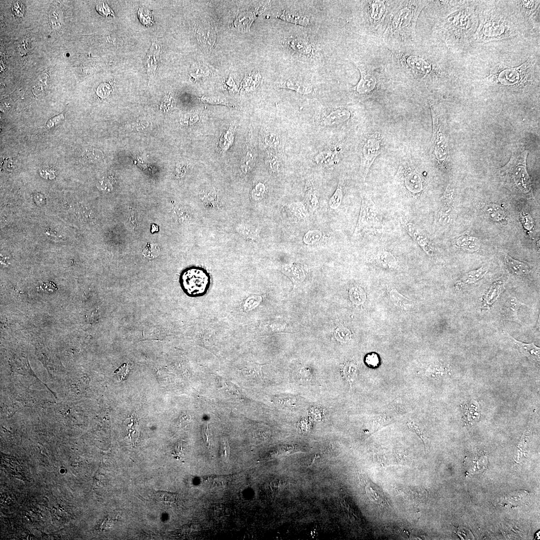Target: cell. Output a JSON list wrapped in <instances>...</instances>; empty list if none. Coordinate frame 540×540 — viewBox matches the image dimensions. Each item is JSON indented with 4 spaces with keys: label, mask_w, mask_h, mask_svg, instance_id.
I'll return each instance as SVG.
<instances>
[{
    "label": "cell",
    "mask_w": 540,
    "mask_h": 540,
    "mask_svg": "<svg viewBox=\"0 0 540 540\" xmlns=\"http://www.w3.org/2000/svg\"><path fill=\"white\" fill-rule=\"evenodd\" d=\"M427 1H403L390 13L383 39L389 45H403L413 41L419 16Z\"/></svg>",
    "instance_id": "6da1fadb"
},
{
    "label": "cell",
    "mask_w": 540,
    "mask_h": 540,
    "mask_svg": "<svg viewBox=\"0 0 540 540\" xmlns=\"http://www.w3.org/2000/svg\"><path fill=\"white\" fill-rule=\"evenodd\" d=\"M527 151H524L513 156L510 162L499 170V175L506 183L525 194L529 193L532 189L531 179L527 171Z\"/></svg>",
    "instance_id": "7a4b0ae2"
},
{
    "label": "cell",
    "mask_w": 540,
    "mask_h": 540,
    "mask_svg": "<svg viewBox=\"0 0 540 540\" xmlns=\"http://www.w3.org/2000/svg\"><path fill=\"white\" fill-rule=\"evenodd\" d=\"M180 283L184 292L190 297L205 295L210 285V278L204 270L197 268L186 270L180 278Z\"/></svg>",
    "instance_id": "3957f363"
},
{
    "label": "cell",
    "mask_w": 540,
    "mask_h": 540,
    "mask_svg": "<svg viewBox=\"0 0 540 540\" xmlns=\"http://www.w3.org/2000/svg\"><path fill=\"white\" fill-rule=\"evenodd\" d=\"M362 204L357 224L353 234V237L373 233L378 227L377 213L375 205L369 196L361 195Z\"/></svg>",
    "instance_id": "277c9868"
},
{
    "label": "cell",
    "mask_w": 540,
    "mask_h": 540,
    "mask_svg": "<svg viewBox=\"0 0 540 540\" xmlns=\"http://www.w3.org/2000/svg\"><path fill=\"white\" fill-rule=\"evenodd\" d=\"M429 103L433 122L432 150L435 157L441 161L446 159L448 155V142L437 108L432 101H429Z\"/></svg>",
    "instance_id": "5b68a950"
},
{
    "label": "cell",
    "mask_w": 540,
    "mask_h": 540,
    "mask_svg": "<svg viewBox=\"0 0 540 540\" xmlns=\"http://www.w3.org/2000/svg\"><path fill=\"white\" fill-rule=\"evenodd\" d=\"M475 17L467 10L458 12L449 17L444 24V29L455 40L462 39L466 36L464 34L469 33L470 30L474 28Z\"/></svg>",
    "instance_id": "8992f818"
},
{
    "label": "cell",
    "mask_w": 540,
    "mask_h": 540,
    "mask_svg": "<svg viewBox=\"0 0 540 540\" xmlns=\"http://www.w3.org/2000/svg\"><path fill=\"white\" fill-rule=\"evenodd\" d=\"M381 152V140L375 136L367 138L360 151V175L365 181L370 168Z\"/></svg>",
    "instance_id": "52a82bcc"
},
{
    "label": "cell",
    "mask_w": 540,
    "mask_h": 540,
    "mask_svg": "<svg viewBox=\"0 0 540 540\" xmlns=\"http://www.w3.org/2000/svg\"><path fill=\"white\" fill-rule=\"evenodd\" d=\"M504 21L497 19H485L481 21L477 33V37L479 40L489 41L500 40L510 36L507 31L508 29Z\"/></svg>",
    "instance_id": "ba28073f"
},
{
    "label": "cell",
    "mask_w": 540,
    "mask_h": 540,
    "mask_svg": "<svg viewBox=\"0 0 540 540\" xmlns=\"http://www.w3.org/2000/svg\"><path fill=\"white\" fill-rule=\"evenodd\" d=\"M532 64L529 60L519 67L504 68L496 76L498 81L504 85L513 86L518 84L527 79Z\"/></svg>",
    "instance_id": "9c48e42d"
},
{
    "label": "cell",
    "mask_w": 540,
    "mask_h": 540,
    "mask_svg": "<svg viewBox=\"0 0 540 540\" xmlns=\"http://www.w3.org/2000/svg\"><path fill=\"white\" fill-rule=\"evenodd\" d=\"M361 73V78L356 87V92L361 95L367 94L375 89L378 78L373 70L368 67L359 64L357 66Z\"/></svg>",
    "instance_id": "30bf717a"
},
{
    "label": "cell",
    "mask_w": 540,
    "mask_h": 540,
    "mask_svg": "<svg viewBox=\"0 0 540 540\" xmlns=\"http://www.w3.org/2000/svg\"><path fill=\"white\" fill-rule=\"evenodd\" d=\"M403 60L407 68L414 74L426 76L433 72L432 65L425 59L416 55H407Z\"/></svg>",
    "instance_id": "8fae6325"
},
{
    "label": "cell",
    "mask_w": 540,
    "mask_h": 540,
    "mask_svg": "<svg viewBox=\"0 0 540 540\" xmlns=\"http://www.w3.org/2000/svg\"><path fill=\"white\" fill-rule=\"evenodd\" d=\"M404 226L405 230L413 239L429 256L434 254V251L427 236L421 231L415 224L410 222L405 221Z\"/></svg>",
    "instance_id": "7c38bea8"
},
{
    "label": "cell",
    "mask_w": 540,
    "mask_h": 540,
    "mask_svg": "<svg viewBox=\"0 0 540 540\" xmlns=\"http://www.w3.org/2000/svg\"><path fill=\"white\" fill-rule=\"evenodd\" d=\"M304 203L309 213L311 214L314 213L319 208V194L312 177H308L306 179Z\"/></svg>",
    "instance_id": "4fadbf2b"
},
{
    "label": "cell",
    "mask_w": 540,
    "mask_h": 540,
    "mask_svg": "<svg viewBox=\"0 0 540 540\" xmlns=\"http://www.w3.org/2000/svg\"><path fill=\"white\" fill-rule=\"evenodd\" d=\"M525 304L520 302L516 297H510L505 301L500 312L502 317L506 320L515 322L523 325V322L519 318L518 310Z\"/></svg>",
    "instance_id": "5bb4252c"
},
{
    "label": "cell",
    "mask_w": 540,
    "mask_h": 540,
    "mask_svg": "<svg viewBox=\"0 0 540 540\" xmlns=\"http://www.w3.org/2000/svg\"><path fill=\"white\" fill-rule=\"evenodd\" d=\"M286 42L289 48L298 55L308 56L312 54V45L304 36L292 35L287 38Z\"/></svg>",
    "instance_id": "9a60e30c"
},
{
    "label": "cell",
    "mask_w": 540,
    "mask_h": 540,
    "mask_svg": "<svg viewBox=\"0 0 540 540\" xmlns=\"http://www.w3.org/2000/svg\"><path fill=\"white\" fill-rule=\"evenodd\" d=\"M287 217L293 223H300L307 220L309 212L302 202H294L286 205L284 208Z\"/></svg>",
    "instance_id": "2e32d148"
},
{
    "label": "cell",
    "mask_w": 540,
    "mask_h": 540,
    "mask_svg": "<svg viewBox=\"0 0 540 540\" xmlns=\"http://www.w3.org/2000/svg\"><path fill=\"white\" fill-rule=\"evenodd\" d=\"M388 1H369V20L373 26H377L381 24L388 14L387 4Z\"/></svg>",
    "instance_id": "e0dca14e"
},
{
    "label": "cell",
    "mask_w": 540,
    "mask_h": 540,
    "mask_svg": "<svg viewBox=\"0 0 540 540\" xmlns=\"http://www.w3.org/2000/svg\"><path fill=\"white\" fill-rule=\"evenodd\" d=\"M340 151L336 147H332L318 153L314 157V162L319 166L330 167L338 163Z\"/></svg>",
    "instance_id": "ac0fdd59"
},
{
    "label": "cell",
    "mask_w": 540,
    "mask_h": 540,
    "mask_svg": "<svg viewBox=\"0 0 540 540\" xmlns=\"http://www.w3.org/2000/svg\"><path fill=\"white\" fill-rule=\"evenodd\" d=\"M488 271V268L483 266L480 268L472 270L465 274L457 282L456 287L458 290L462 289L472 284H474L482 279Z\"/></svg>",
    "instance_id": "d6986e66"
},
{
    "label": "cell",
    "mask_w": 540,
    "mask_h": 540,
    "mask_svg": "<svg viewBox=\"0 0 540 540\" xmlns=\"http://www.w3.org/2000/svg\"><path fill=\"white\" fill-rule=\"evenodd\" d=\"M351 117L350 112L345 109H337L330 112L322 120L323 126L330 127L340 124L348 121Z\"/></svg>",
    "instance_id": "ffe728a7"
},
{
    "label": "cell",
    "mask_w": 540,
    "mask_h": 540,
    "mask_svg": "<svg viewBox=\"0 0 540 540\" xmlns=\"http://www.w3.org/2000/svg\"><path fill=\"white\" fill-rule=\"evenodd\" d=\"M507 334L510 339L517 347L520 352L529 359L536 362L540 361V349L537 347L534 343L526 344L520 342L514 338L507 332Z\"/></svg>",
    "instance_id": "44dd1931"
},
{
    "label": "cell",
    "mask_w": 540,
    "mask_h": 540,
    "mask_svg": "<svg viewBox=\"0 0 540 540\" xmlns=\"http://www.w3.org/2000/svg\"><path fill=\"white\" fill-rule=\"evenodd\" d=\"M255 152L251 141L247 144L240 164V171L243 175H247L252 170L255 165Z\"/></svg>",
    "instance_id": "7402d4cb"
},
{
    "label": "cell",
    "mask_w": 540,
    "mask_h": 540,
    "mask_svg": "<svg viewBox=\"0 0 540 540\" xmlns=\"http://www.w3.org/2000/svg\"><path fill=\"white\" fill-rule=\"evenodd\" d=\"M486 214L490 218L503 225L509 223V219L506 210L501 206L495 204L487 205L484 208Z\"/></svg>",
    "instance_id": "603a6c76"
},
{
    "label": "cell",
    "mask_w": 540,
    "mask_h": 540,
    "mask_svg": "<svg viewBox=\"0 0 540 540\" xmlns=\"http://www.w3.org/2000/svg\"><path fill=\"white\" fill-rule=\"evenodd\" d=\"M456 246L465 251L475 252L479 250L481 243L480 240L474 236L465 235L457 238Z\"/></svg>",
    "instance_id": "cb8c5ba5"
},
{
    "label": "cell",
    "mask_w": 540,
    "mask_h": 540,
    "mask_svg": "<svg viewBox=\"0 0 540 540\" xmlns=\"http://www.w3.org/2000/svg\"><path fill=\"white\" fill-rule=\"evenodd\" d=\"M279 87L295 91L302 95L311 94L313 91V87L310 83L294 79H288Z\"/></svg>",
    "instance_id": "d4e9b609"
},
{
    "label": "cell",
    "mask_w": 540,
    "mask_h": 540,
    "mask_svg": "<svg viewBox=\"0 0 540 540\" xmlns=\"http://www.w3.org/2000/svg\"><path fill=\"white\" fill-rule=\"evenodd\" d=\"M504 260L506 264L514 274L520 276H526L530 274V268L526 263L516 260L506 253Z\"/></svg>",
    "instance_id": "484cf974"
},
{
    "label": "cell",
    "mask_w": 540,
    "mask_h": 540,
    "mask_svg": "<svg viewBox=\"0 0 540 540\" xmlns=\"http://www.w3.org/2000/svg\"><path fill=\"white\" fill-rule=\"evenodd\" d=\"M160 47L156 43H153L150 51L146 56L145 65L149 75L152 76L155 72L158 63L160 56Z\"/></svg>",
    "instance_id": "4316f807"
},
{
    "label": "cell",
    "mask_w": 540,
    "mask_h": 540,
    "mask_svg": "<svg viewBox=\"0 0 540 540\" xmlns=\"http://www.w3.org/2000/svg\"><path fill=\"white\" fill-rule=\"evenodd\" d=\"M277 17L296 25L307 26L310 24V20L308 17L292 10H283Z\"/></svg>",
    "instance_id": "83f0119b"
},
{
    "label": "cell",
    "mask_w": 540,
    "mask_h": 540,
    "mask_svg": "<svg viewBox=\"0 0 540 540\" xmlns=\"http://www.w3.org/2000/svg\"><path fill=\"white\" fill-rule=\"evenodd\" d=\"M404 182L406 188L412 193L418 194L423 190L421 178L416 172L408 173L405 176Z\"/></svg>",
    "instance_id": "f1b7e54d"
},
{
    "label": "cell",
    "mask_w": 540,
    "mask_h": 540,
    "mask_svg": "<svg viewBox=\"0 0 540 540\" xmlns=\"http://www.w3.org/2000/svg\"><path fill=\"white\" fill-rule=\"evenodd\" d=\"M235 130L236 125L232 123L222 134L219 140V147L223 153H226L232 146L234 141Z\"/></svg>",
    "instance_id": "f546056e"
},
{
    "label": "cell",
    "mask_w": 540,
    "mask_h": 540,
    "mask_svg": "<svg viewBox=\"0 0 540 540\" xmlns=\"http://www.w3.org/2000/svg\"><path fill=\"white\" fill-rule=\"evenodd\" d=\"M455 217L454 205H440L438 213V219L441 225H450L454 222Z\"/></svg>",
    "instance_id": "4dcf8cb0"
},
{
    "label": "cell",
    "mask_w": 540,
    "mask_h": 540,
    "mask_svg": "<svg viewBox=\"0 0 540 540\" xmlns=\"http://www.w3.org/2000/svg\"><path fill=\"white\" fill-rule=\"evenodd\" d=\"M236 231L243 238L256 241L259 238L260 230L256 227L247 224H240Z\"/></svg>",
    "instance_id": "1f68e13d"
},
{
    "label": "cell",
    "mask_w": 540,
    "mask_h": 540,
    "mask_svg": "<svg viewBox=\"0 0 540 540\" xmlns=\"http://www.w3.org/2000/svg\"><path fill=\"white\" fill-rule=\"evenodd\" d=\"M324 233L319 230H309L304 236L303 242L307 246H316L324 241Z\"/></svg>",
    "instance_id": "d6a6232c"
},
{
    "label": "cell",
    "mask_w": 540,
    "mask_h": 540,
    "mask_svg": "<svg viewBox=\"0 0 540 540\" xmlns=\"http://www.w3.org/2000/svg\"><path fill=\"white\" fill-rule=\"evenodd\" d=\"M390 297L394 304L401 309L408 310L414 307V304L411 300L403 296L395 289L390 292Z\"/></svg>",
    "instance_id": "836d02e7"
},
{
    "label": "cell",
    "mask_w": 540,
    "mask_h": 540,
    "mask_svg": "<svg viewBox=\"0 0 540 540\" xmlns=\"http://www.w3.org/2000/svg\"><path fill=\"white\" fill-rule=\"evenodd\" d=\"M267 151L266 163L270 171L273 174L276 175L279 173L281 166L279 153L272 150Z\"/></svg>",
    "instance_id": "e575fe53"
},
{
    "label": "cell",
    "mask_w": 540,
    "mask_h": 540,
    "mask_svg": "<svg viewBox=\"0 0 540 540\" xmlns=\"http://www.w3.org/2000/svg\"><path fill=\"white\" fill-rule=\"evenodd\" d=\"M377 259L378 263L384 268L395 269L398 267L395 257L388 251H379L377 255Z\"/></svg>",
    "instance_id": "d590c367"
},
{
    "label": "cell",
    "mask_w": 540,
    "mask_h": 540,
    "mask_svg": "<svg viewBox=\"0 0 540 540\" xmlns=\"http://www.w3.org/2000/svg\"><path fill=\"white\" fill-rule=\"evenodd\" d=\"M264 143L267 150L279 152L281 141L279 135L275 132L269 131L264 137Z\"/></svg>",
    "instance_id": "8d00e7d4"
},
{
    "label": "cell",
    "mask_w": 540,
    "mask_h": 540,
    "mask_svg": "<svg viewBox=\"0 0 540 540\" xmlns=\"http://www.w3.org/2000/svg\"><path fill=\"white\" fill-rule=\"evenodd\" d=\"M343 197V180L342 178H340L337 189L329 201V205L331 209L335 210L340 206L342 203Z\"/></svg>",
    "instance_id": "74e56055"
},
{
    "label": "cell",
    "mask_w": 540,
    "mask_h": 540,
    "mask_svg": "<svg viewBox=\"0 0 540 540\" xmlns=\"http://www.w3.org/2000/svg\"><path fill=\"white\" fill-rule=\"evenodd\" d=\"M283 272L291 278L301 279L305 277L304 271L303 268L296 265L284 266Z\"/></svg>",
    "instance_id": "f35d334b"
},
{
    "label": "cell",
    "mask_w": 540,
    "mask_h": 540,
    "mask_svg": "<svg viewBox=\"0 0 540 540\" xmlns=\"http://www.w3.org/2000/svg\"><path fill=\"white\" fill-rule=\"evenodd\" d=\"M407 425L410 430L417 434V435L421 439L424 443L425 449H426L427 438L425 426L422 425L420 422L414 420L409 421L407 423Z\"/></svg>",
    "instance_id": "ab89813d"
},
{
    "label": "cell",
    "mask_w": 540,
    "mask_h": 540,
    "mask_svg": "<svg viewBox=\"0 0 540 540\" xmlns=\"http://www.w3.org/2000/svg\"><path fill=\"white\" fill-rule=\"evenodd\" d=\"M155 499L164 504L172 505L178 501V495L173 493L159 491L155 493Z\"/></svg>",
    "instance_id": "60d3db41"
},
{
    "label": "cell",
    "mask_w": 540,
    "mask_h": 540,
    "mask_svg": "<svg viewBox=\"0 0 540 540\" xmlns=\"http://www.w3.org/2000/svg\"><path fill=\"white\" fill-rule=\"evenodd\" d=\"M243 372L246 377L252 379H260L262 376L261 366L257 364L248 365L244 368Z\"/></svg>",
    "instance_id": "b9f144b4"
},
{
    "label": "cell",
    "mask_w": 540,
    "mask_h": 540,
    "mask_svg": "<svg viewBox=\"0 0 540 540\" xmlns=\"http://www.w3.org/2000/svg\"><path fill=\"white\" fill-rule=\"evenodd\" d=\"M200 198L207 206L214 207L217 203V193L214 189L202 191L200 194Z\"/></svg>",
    "instance_id": "7bdbcfd3"
},
{
    "label": "cell",
    "mask_w": 540,
    "mask_h": 540,
    "mask_svg": "<svg viewBox=\"0 0 540 540\" xmlns=\"http://www.w3.org/2000/svg\"><path fill=\"white\" fill-rule=\"evenodd\" d=\"M517 2H518L522 13L526 17L530 18L534 15L540 3V1H521Z\"/></svg>",
    "instance_id": "ee69618b"
},
{
    "label": "cell",
    "mask_w": 540,
    "mask_h": 540,
    "mask_svg": "<svg viewBox=\"0 0 540 540\" xmlns=\"http://www.w3.org/2000/svg\"><path fill=\"white\" fill-rule=\"evenodd\" d=\"M350 297L351 301L355 304H362L366 300V294L364 290L358 287L352 288L350 291Z\"/></svg>",
    "instance_id": "f6af8a7d"
},
{
    "label": "cell",
    "mask_w": 540,
    "mask_h": 540,
    "mask_svg": "<svg viewBox=\"0 0 540 540\" xmlns=\"http://www.w3.org/2000/svg\"><path fill=\"white\" fill-rule=\"evenodd\" d=\"M138 16L142 24L146 26L153 24V17L150 10L145 7L140 8L138 11Z\"/></svg>",
    "instance_id": "bcb514c9"
},
{
    "label": "cell",
    "mask_w": 540,
    "mask_h": 540,
    "mask_svg": "<svg viewBox=\"0 0 540 540\" xmlns=\"http://www.w3.org/2000/svg\"><path fill=\"white\" fill-rule=\"evenodd\" d=\"M520 217L521 222L526 231L530 232L533 231L535 226V221L532 216L522 211Z\"/></svg>",
    "instance_id": "7dc6e473"
},
{
    "label": "cell",
    "mask_w": 540,
    "mask_h": 540,
    "mask_svg": "<svg viewBox=\"0 0 540 540\" xmlns=\"http://www.w3.org/2000/svg\"><path fill=\"white\" fill-rule=\"evenodd\" d=\"M266 191V187L262 183H258L253 189L251 192V198L255 202L260 201L264 197Z\"/></svg>",
    "instance_id": "c3c4849f"
},
{
    "label": "cell",
    "mask_w": 540,
    "mask_h": 540,
    "mask_svg": "<svg viewBox=\"0 0 540 540\" xmlns=\"http://www.w3.org/2000/svg\"><path fill=\"white\" fill-rule=\"evenodd\" d=\"M358 369L357 366L353 364H350L346 366L344 370V374L348 381H353L357 376Z\"/></svg>",
    "instance_id": "681fc988"
},
{
    "label": "cell",
    "mask_w": 540,
    "mask_h": 540,
    "mask_svg": "<svg viewBox=\"0 0 540 540\" xmlns=\"http://www.w3.org/2000/svg\"><path fill=\"white\" fill-rule=\"evenodd\" d=\"M202 436L204 443L207 446H210L212 440V435L207 423L204 424L202 427Z\"/></svg>",
    "instance_id": "f907efd6"
},
{
    "label": "cell",
    "mask_w": 540,
    "mask_h": 540,
    "mask_svg": "<svg viewBox=\"0 0 540 540\" xmlns=\"http://www.w3.org/2000/svg\"><path fill=\"white\" fill-rule=\"evenodd\" d=\"M379 358L375 353L368 354L365 359V363L371 367H375L379 364Z\"/></svg>",
    "instance_id": "816d5d0a"
},
{
    "label": "cell",
    "mask_w": 540,
    "mask_h": 540,
    "mask_svg": "<svg viewBox=\"0 0 540 540\" xmlns=\"http://www.w3.org/2000/svg\"><path fill=\"white\" fill-rule=\"evenodd\" d=\"M111 92V88L108 84H101L97 89V93L99 96L105 98L107 97Z\"/></svg>",
    "instance_id": "f5cc1de1"
},
{
    "label": "cell",
    "mask_w": 540,
    "mask_h": 540,
    "mask_svg": "<svg viewBox=\"0 0 540 540\" xmlns=\"http://www.w3.org/2000/svg\"><path fill=\"white\" fill-rule=\"evenodd\" d=\"M96 8L98 12L101 15L105 16H108L109 15L114 16V12L109 6L105 3L98 4Z\"/></svg>",
    "instance_id": "db71d44e"
},
{
    "label": "cell",
    "mask_w": 540,
    "mask_h": 540,
    "mask_svg": "<svg viewBox=\"0 0 540 540\" xmlns=\"http://www.w3.org/2000/svg\"><path fill=\"white\" fill-rule=\"evenodd\" d=\"M129 372L130 368L129 365L124 364L116 371V374L118 375L119 380L124 381L126 379Z\"/></svg>",
    "instance_id": "11a10c76"
},
{
    "label": "cell",
    "mask_w": 540,
    "mask_h": 540,
    "mask_svg": "<svg viewBox=\"0 0 540 540\" xmlns=\"http://www.w3.org/2000/svg\"><path fill=\"white\" fill-rule=\"evenodd\" d=\"M159 254V248L155 247V245H150V247L147 246L143 251V255L147 258L150 259H153L157 257Z\"/></svg>",
    "instance_id": "9f6ffc18"
},
{
    "label": "cell",
    "mask_w": 540,
    "mask_h": 540,
    "mask_svg": "<svg viewBox=\"0 0 540 540\" xmlns=\"http://www.w3.org/2000/svg\"><path fill=\"white\" fill-rule=\"evenodd\" d=\"M202 100H203L204 102H207V103L213 104H220L233 107V106L230 105L228 102H227V101L224 99L222 100L218 98L204 97L203 98V99H202Z\"/></svg>",
    "instance_id": "6f0895ef"
},
{
    "label": "cell",
    "mask_w": 540,
    "mask_h": 540,
    "mask_svg": "<svg viewBox=\"0 0 540 540\" xmlns=\"http://www.w3.org/2000/svg\"><path fill=\"white\" fill-rule=\"evenodd\" d=\"M64 121V117L63 114H61L59 115L55 116L54 117L50 119L46 124V126L48 128H51L53 127L62 124Z\"/></svg>",
    "instance_id": "680465c9"
},
{
    "label": "cell",
    "mask_w": 540,
    "mask_h": 540,
    "mask_svg": "<svg viewBox=\"0 0 540 540\" xmlns=\"http://www.w3.org/2000/svg\"><path fill=\"white\" fill-rule=\"evenodd\" d=\"M337 332H338V333L337 334V335H338V336L337 337L340 341L347 342L349 340L351 335L350 331L346 329H341Z\"/></svg>",
    "instance_id": "91938a15"
},
{
    "label": "cell",
    "mask_w": 540,
    "mask_h": 540,
    "mask_svg": "<svg viewBox=\"0 0 540 540\" xmlns=\"http://www.w3.org/2000/svg\"><path fill=\"white\" fill-rule=\"evenodd\" d=\"M174 455L175 458L179 460L184 459V454L183 451V445L181 443H178L174 449V453L173 454Z\"/></svg>",
    "instance_id": "94428289"
},
{
    "label": "cell",
    "mask_w": 540,
    "mask_h": 540,
    "mask_svg": "<svg viewBox=\"0 0 540 540\" xmlns=\"http://www.w3.org/2000/svg\"><path fill=\"white\" fill-rule=\"evenodd\" d=\"M177 210V216L180 221H184L188 218V211L183 207H179Z\"/></svg>",
    "instance_id": "6125c7cd"
},
{
    "label": "cell",
    "mask_w": 540,
    "mask_h": 540,
    "mask_svg": "<svg viewBox=\"0 0 540 540\" xmlns=\"http://www.w3.org/2000/svg\"><path fill=\"white\" fill-rule=\"evenodd\" d=\"M50 18L51 19V22L53 25L56 27V26L58 25V23L59 25V23L61 20V17L59 12L58 13V11H53L52 13L51 14V15H50Z\"/></svg>",
    "instance_id": "be15d7a7"
},
{
    "label": "cell",
    "mask_w": 540,
    "mask_h": 540,
    "mask_svg": "<svg viewBox=\"0 0 540 540\" xmlns=\"http://www.w3.org/2000/svg\"><path fill=\"white\" fill-rule=\"evenodd\" d=\"M190 419V417L187 414L184 413L180 417L178 423L179 424L188 423Z\"/></svg>",
    "instance_id": "e7e4bbea"
}]
</instances>
